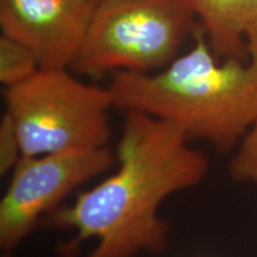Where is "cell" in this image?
I'll use <instances>...</instances> for the list:
<instances>
[{
	"mask_svg": "<svg viewBox=\"0 0 257 257\" xmlns=\"http://www.w3.org/2000/svg\"><path fill=\"white\" fill-rule=\"evenodd\" d=\"M118 168L73 204L59 206L41 221L72 230L68 257H137L167 248L170 227L160 216L162 202L206 178L210 160L170 124L137 111L125 112L117 146Z\"/></svg>",
	"mask_w": 257,
	"mask_h": 257,
	"instance_id": "cell-1",
	"label": "cell"
},
{
	"mask_svg": "<svg viewBox=\"0 0 257 257\" xmlns=\"http://www.w3.org/2000/svg\"><path fill=\"white\" fill-rule=\"evenodd\" d=\"M107 147L22 156L0 200V249L12 257L16 249L49 212L61 206L74 189L113 167Z\"/></svg>",
	"mask_w": 257,
	"mask_h": 257,
	"instance_id": "cell-5",
	"label": "cell"
},
{
	"mask_svg": "<svg viewBox=\"0 0 257 257\" xmlns=\"http://www.w3.org/2000/svg\"><path fill=\"white\" fill-rule=\"evenodd\" d=\"M23 156L107 147L113 98L107 87L80 81L62 69H40L4 91Z\"/></svg>",
	"mask_w": 257,
	"mask_h": 257,
	"instance_id": "cell-3",
	"label": "cell"
},
{
	"mask_svg": "<svg viewBox=\"0 0 257 257\" xmlns=\"http://www.w3.org/2000/svg\"><path fill=\"white\" fill-rule=\"evenodd\" d=\"M96 4V0H0L2 35L25 44L41 69L70 68Z\"/></svg>",
	"mask_w": 257,
	"mask_h": 257,
	"instance_id": "cell-6",
	"label": "cell"
},
{
	"mask_svg": "<svg viewBox=\"0 0 257 257\" xmlns=\"http://www.w3.org/2000/svg\"><path fill=\"white\" fill-rule=\"evenodd\" d=\"M40 69L36 56L25 44L6 35H2L0 82L5 88L27 81Z\"/></svg>",
	"mask_w": 257,
	"mask_h": 257,
	"instance_id": "cell-8",
	"label": "cell"
},
{
	"mask_svg": "<svg viewBox=\"0 0 257 257\" xmlns=\"http://www.w3.org/2000/svg\"><path fill=\"white\" fill-rule=\"evenodd\" d=\"M198 29L191 49L160 72H117L107 88L114 107L169 121L191 141L229 154L257 120V49L219 62Z\"/></svg>",
	"mask_w": 257,
	"mask_h": 257,
	"instance_id": "cell-2",
	"label": "cell"
},
{
	"mask_svg": "<svg viewBox=\"0 0 257 257\" xmlns=\"http://www.w3.org/2000/svg\"><path fill=\"white\" fill-rule=\"evenodd\" d=\"M201 21L218 57L248 56V34L257 22V0H185Z\"/></svg>",
	"mask_w": 257,
	"mask_h": 257,
	"instance_id": "cell-7",
	"label": "cell"
},
{
	"mask_svg": "<svg viewBox=\"0 0 257 257\" xmlns=\"http://www.w3.org/2000/svg\"><path fill=\"white\" fill-rule=\"evenodd\" d=\"M229 175L239 184L257 185V120L234 149Z\"/></svg>",
	"mask_w": 257,
	"mask_h": 257,
	"instance_id": "cell-9",
	"label": "cell"
},
{
	"mask_svg": "<svg viewBox=\"0 0 257 257\" xmlns=\"http://www.w3.org/2000/svg\"><path fill=\"white\" fill-rule=\"evenodd\" d=\"M22 156L23 154L15 124L10 115L4 112L0 120V174L12 173Z\"/></svg>",
	"mask_w": 257,
	"mask_h": 257,
	"instance_id": "cell-10",
	"label": "cell"
},
{
	"mask_svg": "<svg viewBox=\"0 0 257 257\" xmlns=\"http://www.w3.org/2000/svg\"><path fill=\"white\" fill-rule=\"evenodd\" d=\"M246 41H248V47L257 49V22L252 25V28L250 29Z\"/></svg>",
	"mask_w": 257,
	"mask_h": 257,
	"instance_id": "cell-11",
	"label": "cell"
},
{
	"mask_svg": "<svg viewBox=\"0 0 257 257\" xmlns=\"http://www.w3.org/2000/svg\"><path fill=\"white\" fill-rule=\"evenodd\" d=\"M193 18L185 0H98L70 68L89 76L165 68L194 35Z\"/></svg>",
	"mask_w": 257,
	"mask_h": 257,
	"instance_id": "cell-4",
	"label": "cell"
}]
</instances>
